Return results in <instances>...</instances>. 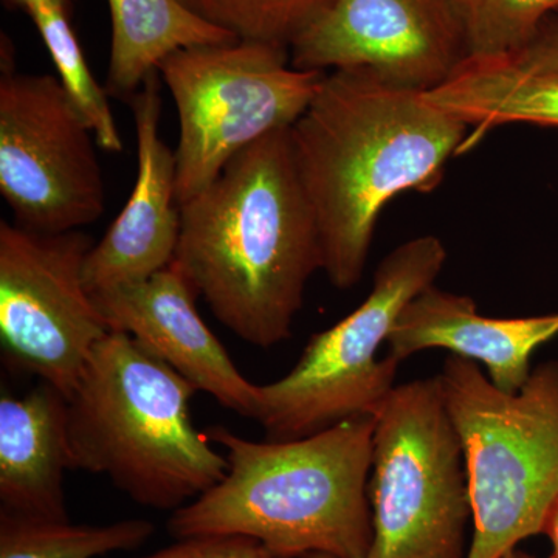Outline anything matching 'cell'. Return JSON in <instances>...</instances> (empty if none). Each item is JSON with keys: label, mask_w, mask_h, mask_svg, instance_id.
<instances>
[{"label": "cell", "mask_w": 558, "mask_h": 558, "mask_svg": "<svg viewBox=\"0 0 558 558\" xmlns=\"http://www.w3.org/2000/svg\"><path fill=\"white\" fill-rule=\"evenodd\" d=\"M137 134V179L124 208L84 263L90 295L132 284L167 269L180 236L178 163L160 137V75L130 98Z\"/></svg>", "instance_id": "cell-12"}, {"label": "cell", "mask_w": 558, "mask_h": 558, "mask_svg": "<svg viewBox=\"0 0 558 558\" xmlns=\"http://www.w3.org/2000/svg\"><path fill=\"white\" fill-rule=\"evenodd\" d=\"M374 428L376 416H359L306 438L255 442L211 427L226 476L174 510L168 531L178 539L240 535L277 558H366Z\"/></svg>", "instance_id": "cell-3"}, {"label": "cell", "mask_w": 558, "mask_h": 558, "mask_svg": "<svg viewBox=\"0 0 558 558\" xmlns=\"http://www.w3.org/2000/svg\"><path fill=\"white\" fill-rule=\"evenodd\" d=\"M197 389L110 330L68 399L70 470L108 476L132 501L178 510L220 483L227 459L191 417Z\"/></svg>", "instance_id": "cell-4"}, {"label": "cell", "mask_w": 558, "mask_h": 558, "mask_svg": "<svg viewBox=\"0 0 558 558\" xmlns=\"http://www.w3.org/2000/svg\"><path fill=\"white\" fill-rule=\"evenodd\" d=\"M172 266L238 339L270 349L292 337L323 252L290 130L241 150L180 205Z\"/></svg>", "instance_id": "cell-2"}, {"label": "cell", "mask_w": 558, "mask_h": 558, "mask_svg": "<svg viewBox=\"0 0 558 558\" xmlns=\"http://www.w3.org/2000/svg\"><path fill=\"white\" fill-rule=\"evenodd\" d=\"M92 296L110 330L128 333L197 391L253 418L258 385L236 368L197 312L196 290L172 264L143 281Z\"/></svg>", "instance_id": "cell-13"}, {"label": "cell", "mask_w": 558, "mask_h": 558, "mask_svg": "<svg viewBox=\"0 0 558 558\" xmlns=\"http://www.w3.org/2000/svg\"><path fill=\"white\" fill-rule=\"evenodd\" d=\"M27 13L49 50L70 101L94 132L98 148L121 153L123 138L110 109L109 94L92 75L83 47L70 24L69 3L40 0Z\"/></svg>", "instance_id": "cell-19"}, {"label": "cell", "mask_w": 558, "mask_h": 558, "mask_svg": "<svg viewBox=\"0 0 558 558\" xmlns=\"http://www.w3.org/2000/svg\"><path fill=\"white\" fill-rule=\"evenodd\" d=\"M510 58L523 68L558 75V14L545 21L526 49Z\"/></svg>", "instance_id": "cell-23"}, {"label": "cell", "mask_w": 558, "mask_h": 558, "mask_svg": "<svg viewBox=\"0 0 558 558\" xmlns=\"http://www.w3.org/2000/svg\"><path fill=\"white\" fill-rule=\"evenodd\" d=\"M94 241L0 222V340L14 368L69 396L110 332L84 284Z\"/></svg>", "instance_id": "cell-10"}, {"label": "cell", "mask_w": 558, "mask_h": 558, "mask_svg": "<svg viewBox=\"0 0 558 558\" xmlns=\"http://www.w3.org/2000/svg\"><path fill=\"white\" fill-rule=\"evenodd\" d=\"M438 379L468 472L473 537L465 558H499L542 534L558 499V362L532 369L512 395L453 354Z\"/></svg>", "instance_id": "cell-5"}, {"label": "cell", "mask_w": 558, "mask_h": 558, "mask_svg": "<svg viewBox=\"0 0 558 558\" xmlns=\"http://www.w3.org/2000/svg\"><path fill=\"white\" fill-rule=\"evenodd\" d=\"M427 98L478 134L513 123L558 128V75L510 57H470Z\"/></svg>", "instance_id": "cell-16"}, {"label": "cell", "mask_w": 558, "mask_h": 558, "mask_svg": "<svg viewBox=\"0 0 558 558\" xmlns=\"http://www.w3.org/2000/svg\"><path fill=\"white\" fill-rule=\"evenodd\" d=\"M138 558H277L255 539L240 535H215L178 539L174 545ZM307 558H336L312 556Z\"/></svg>", "instance_id": "cell-22"}, {"label": "cell", "mask_w": 558, "mask_h": 558, "mask_svg": "<svg viewBox=\"0 0 558 558\" xmlns=\"http://www.w3.org/2000/svg\"><path fill=\"white\" fill-rule=\"evenodd\" d=\"M374 416L366 558H465L468 472L438 376L396 385Z\"/></svg>", "instance_id": "cell-7"}, {"label": "cell", "mask_w": 558, "mask_h": 558, "mask_svg": "<svg viewBox=\"0 0 558 558\" xmlns=\"http://www.w3.org/2000/svg\"><path fill=\"white\" fill-rule=\"evenodd\" d=\"M447 260L425 234L388 253L365 301L332 328L314 333L284 377L256 388L253 418L267 440L306 438L347 418L374 416L396 388L400 363L380 359L403 310L435 284Z\"/></svg>", "instance_id": "cell-6"}, {"label": "cell", "mask_w": 558, "mask_h": 558, "mask_svg": "<svg viewBox=\"0 0 558 558\" xmlns=\"http://www.w3.org/2000/svg\"><path fill=\"white\" fill-rule=\"evenodd\" d=\"M112 43L106 92L130 98L172 53L234 43L230 33L194 14L182 0H108Z\"/></svg>", "instance_id": "cell-17"}, {"label": "cell", "mask_w": 558, "mask_h": 558, "mask_svg": "<svg viewBox=\"0 0 558 558\" xmlns=\"http://www.w3.org/2000/svg\"><path fill=\"white\" fill-rule=\"evenodd\" d=\"M0 51V194L13 222L39 233L97 222L106 186L94 132L58 76L17 72L5 35Z\"/></svg>", "instance_id": "cell-9"}, {"label": "cell", "mask_w": 558, "mask_h": 558, "mask_svg": "<svg viewBox=\"0 0 558 558\" xmlns=\"http://www.w3.org/2000/svg\"><path fill=\"white\" fill-rule=\"evenodd\" d=\"M470 57H515L558 14V0H457Z\"/></svg>", "instance_id": "cell-21"}, {"label": "cell", "mask_w": 558, "mask_h": 558, "mask_svg": "<svg viewBox=\"0 0 558 558\" xmlns=\"http://www.w3.org/2000/svg\"><path fill=\"white\" fill-rule=\"evenodd\" d=\"M149 520L109 524L25 519L0 512V558H95L134 550L154 534Z\"/></svg>", "instance_id": "cell-18"}, {"label": "cell", "mask_w": 558, "mask_h": 558, "mask_svg": "<svg viewBox=\"0 0 558 558\" xmlns=\"http://www.w3.org/2000/svg\"><path fill=\"white\" fill-rule=\"evenodd\" d=\"M70 470L68 399L40 381L22 398L0 399V512L65 521Z\"/></svg>", "instance_id": "cell-15"}, {"label": "cell", "mask_w": 558, "mask_h": 558, "mask_svg": "<svg viewBox=\"0 0 558 558\" xmlns=\"http://www.w3.org/2000/svg\"><path fill=\"white\" fill-rule=\"evenodd\" d=\"M194 14L238 40L290 50L333 0H182Z\"/></svg>", "instance_id": "cell-20"}, {"label": "cell", "mask_w": 558, "mask_h": 558, "mask_svg": "<svg viewBox=\"0 0 558 558\" xmlns=\"http://www.w3.org/2000/svg\"><path fill=\"white\" fill-rule=\"evenodd\" d=\"M558 336V312L534 317H484L468 295L435 284L411 301L389 333V357L410 359L427 349H446L481 363L495 387L519 392L531 377V360L542 344Z\"/></svg>", "instance_id": "cell-14"}, {"label": "cell", "mask_w": 558, "mask_h": 558, "mask_svg": "<svg viewBox=\"0 0 558 558\" xmlns=\"http://www.w3.org/2000/svg\"><path fill=\"white\" fill-rule=\"evenodd\" d=\"M5 2L11 7H16V9L27 11L32 5H35V3L40 2V0H5ZM61 2L69 3V0H61Z\"/></svg>", "instance_id": "cell-25"}, {"label": "cell", "mask_w": 558, "mask_h": 558, "mask_svg": "<svg viewBox=\"0 0 558 558\" xmlns=\"http://www.w3.org/2000/svg\"><path fill=\"white\" fill-rule=\"evenodd\" d=\"M499 558H535L534 556H529V554L523 553V550L512 549L509 553H506L505 556Z\"/></svg>", "instance_id": "cell-26"}, {"label": "cell", "mask_w": 558, "mask_h": 558, "mask_svg": "<svg viewBox=\"0 0 558 558\" xmlns=\"http://www.w3.org/2000/svg\"><path fill=\"white\" fill-rule=\"evenodd\" d=\"M300 70H355L428 94L470 58L457 0H333L289 50Z\"/></svg>", "instance_id": "cell-11"}, {"label": "cell", "mask_w": 558, "mask_h": 558, "mask_svg": "<svg viewBox=\"0 0 558 558\" xmlns=\"http://www.w3.org/2000/svg\"><path fill=\"white\" fill-rule=\"evenodd\" d=\"M159 75L178 109L175 190L182 205L208 189L241 150L290 130L326 72L293 68L289 50L234 40L175 51Z\"/></svg>", "instance_id": "cell-8"}, {"label": "cell", "mask_w": 558, "mask_h": 558, "mask_svg": "<svg viewBox=\"0 0 558 558\" xmlns=\"http://www.w3.org/2000/svg\"><path fill=\"white\" fill-rule=\"evenodd\" d=\"M543 534L548 535L550 542H553V556L550 558H558V499L553 509H550Z\"/></svg>", "instance_id": "cell-24"}, {"label": "cell", "mask_w": 558, "mask_h": 558, "mask_svg": "<svg viewBox=\"0 0 558 558\" xmlns=\"http://www.w3.org/2000/svg\"><path fill=\"white\" fill-rule=\"evenodd\" d=\"M468 131L421 92L355 70L326 73L290 143L333 288L362 281L380 213L405 191L435 189Z\"/></svg>", "instance_id": "cell-1"}]
</instances>
